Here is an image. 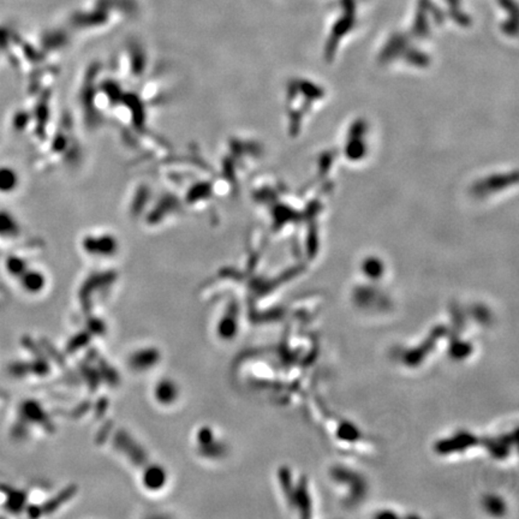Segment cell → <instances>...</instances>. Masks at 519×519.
<instances>
[{
    "instance_id": "4",
    "label": "cell",
    "mask_w": 519,
    "mask_h": 519,
    "mask_svg": "<svg viewBox=\"0 0 519 519\" xmlns=\"http://www.w3.org/2000/svg\"><path fill=\"white\" fill-rule=\"evenodd\" d=\"M17 286L23 294L37 296L42 294L47 285V280L40 270H25L15 279Z\"/></svg>"
},
{
    "instance_id": "2",
    "label": "cell",
    "mask_w": 519,
    "mask_h": 519,
    "mask_svg": "<svg viewBox=\"0 0 519 519\" xmlns=\"http://www.w3.org/2000/svg\"><path fill=\"white\" fill-rule=\"evenodd\" d=\"M193 441L196 443V451L203 458L220 459L225 453L222 439L217 438V433L212 426H202L195 431Z\"/></svg>"
},
{
    "instance_id": "6",
    "label": "cell",
    "mask_w": 519,
    "mask_h": 519,
    "mask_svg": "<svg viewBox=\"0 0 519 519\" xmlns=\"http://www.w3.org/2000/svg\"><path fill=\"white\" fill-rule=\"evenodd\" d=\"M5 405H6V399H5L4 395H3V393L0 392V414L4 411Z\"/></svg>"
},
{
    "instance_id": "5",
    "label": "cell",
    "mask_w": 519,
    "mask_h": 519,
    "mask_svg": "<svg viewBox=\"0 0 519 519\" xmlns=\"http://www.w3.org/2000/svg\"><path fill=\"white\" fill-rule=\"evenodd\" d=\"M167 483V474L164 467L160 465H150L141 474L142 487L148 491H159Z\"/></svg>"
},
{
    "instance_id": "1",
    "label": "cell",
    "mask_w": 519,
    "mask_h": 519,
    "mask_svg": "<svg viewBox=\"0 0 519 519\" xmlns=\"http://www.w3.org/2000/svg\"><path fill=\"white\" fill-rule=\"evenodd\" d=\"M6 429L10 439L25 443L51 431V423L42 402L35 398L20 399L8 414Z\"/></svg>"
},
{
    "instance_id": "3",
    "label": "cell",
    "mask_w": 519,
    "mask_h": 519,
    "mask_svg": "<svg viewBox=\"0 0 519 519\" xmlns=\"http://www.w3.org/2000/svg\"><path fill=\"white\" fill-rule=\"evenodd\" d=\"M154 400L160 407H172L181 398V386L173 378L157 380L152 390Z\"/></svg>"
}]
</instances>
